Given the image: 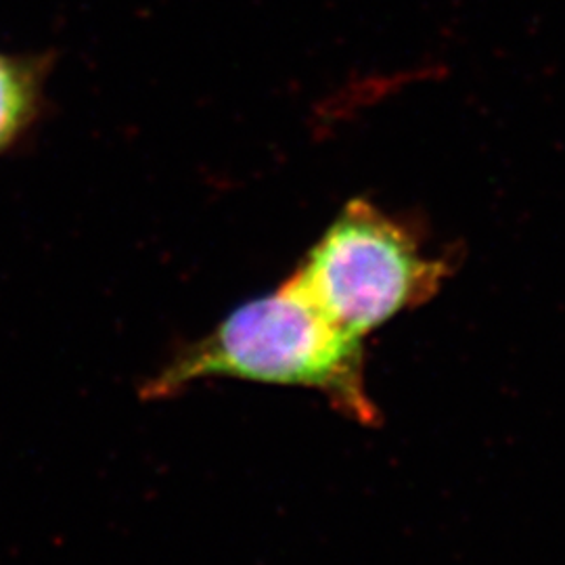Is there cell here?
<instances>
[{"instance_id": "cell-3", "label": "cell", "mask_w": 565, "mask_h": 565, "mask_svg": "<svg viewBox=\"0 0 565 565\" xmlns=\"http://www.w3.org/2000/svg\"><path fill=\"white\" fill-rule=\"evenodd\" d=\"M46 57L0 51V158L15 149L42 111Z\"/></svg>"}, {"instance_id": "cell-1", "label": "cell", "mask_w": 565, "mask_h": 565, "mask_svg": "<svg viewBox=\"0 0 565 565\" xmlns=\"http://www.w3.org/2000/svg\"><path fill=\"white\" fill-rule=\"evenodd\" d=\"M214 377L317 390L352 422L373 427L380 408L364 382L363 342L324 317L294 277L243 303L149 377L142 398L162 401Z\"/></svg>"}, {"instance_id": "cell-2", "label": "cell", "mask_w": 565, "mask_h": 565, "mask_svg": "<svg viewBox=\"0 0 565 565\" xmlns=\"http://www.w3.org/2000/svg\"><path fill=\"white\" fill-rule=\"evenodd\" d=\"M455 258L429 254L422 237L364 202L343 207L294 279L324 317L363 342L406 310L429 302Z\"/></svg>"}]
</instances>
